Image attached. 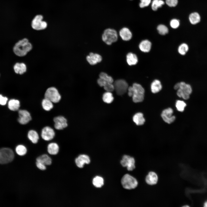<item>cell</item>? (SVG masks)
I'll use <instances>...</instances> for the list:
<instances>
[{"label": "cell", "instance_id": "cell-40", "mask_svg": "<svg viewBox=\"0 0 207 207\" xmlns=\"http://www.w3.org/2000/svg\"><path fill=\"white\" fill-rule=\"evenodd\" d=\"M141 2L139 4V6L141 8H143L149 5L151 0H141Z\"/></svg>", "mask_w": 207, "mask_h": 207}, {"label": "cell", "instance_id": "cell-7", "mask_svg": "<svg viewBox=\"0 0 207 207\" xmlns=\"http://www.w3.org/2000/svg\"><path fill=\"white\" fill-rule=\"evenodd\" d=\"M45 98L48 99L53 103H57L61 99V96L57 89L54 87L48 88L44 94Z\"/></svg>", "mask_w": 207, "mask_h": 207}, {"label": "cell", "instance_id": "cell-14", "mask_svg": "<svg viewBox=\"0 0 207 207\" xmlns=\"http://www.w3.org/2000/svg\"><path fill=\"white\" fill-rule=\"evenodd\" d=\"M173 110L171 108H168L164 110L161 114V117L164 121L168 124L173 122L175 117L172 115Z\"/></svg>", "mask_w": 207, "mask_h": 207}, {"label": "cell", "instance_id": "cell-15", "mask_svg": "<svg viewBox=\"0 0 207 207\" xmlns=\"http://www.w3.org/2000/svg\"><path fill=\"white\" fill-rule=\"evenodd\" d=\"M118 35L123 41H128L131 39L132 37L131 32L129 28L123 27L119 30Z\"/></svg>", "mask_w": 207, "mask_h": 207}, {"label": "cell", "instance_id": "cell-19", "mask_svg": "<svg viewBox=\"0 0 207 207\" xmlns=\"http://www.w3.org/2000/svg\"><path fill=\"white\" fill-rule=\"evenodd\" d=\"M14 68L16 73L20 75L25 72L27 70L26 65L23 63H16L14 65Z\"/></svg>", "mask_w": 207, "mask_h": 207}, {"label": "cell", "instance_id": "cell-16", "mask_svg": "<svg viewBox=\"0 0 207 207\" xmlns=\"http://www.w3.org/2000/svg\"><path fill=\"white\" fill-rule=\"evenodd\" d=\"M145 181L148 185H154L156 184L158 181V176L154 171L149 172L145 177Z\"/></svg>", "mask_w": 207, "mask_h": 207}, {"label": "cell", "instance_id": "cell-6", "mask_svg": "<svg viewBox=\"0 0 207 207\" xmlns=\"http://www.w3.org/2000/svg\"><path fill=\"white\" fill-rule=\"evenodd\" d=\"M14 158L13 150L8 148L0 149V164H4L11 162Z\"/></svg>", "mask_w": 207, "mask_h": 207}, {"label": "cell", "instance_id": "cell-22", "mask_svg": "<svg viewBox=\"0 0 207 207\" xmlns=\"http://www.w3.org/2000/svg\"><path fill=\"white\" fill-rule=\"evenodd\" d=\"M27 136L28 139L33 143L36 144L38 142L39 137L38 133L35 131L33 130L29 131Z\"/></svg>", "mask_w": 207, "mask_h": 207}, {"label": "cell", "instance_id": "cell-9", "mask_svg": "<svg viewBox=\"0 0 207 207\" xmlns=\"http://www.w3.org/2000/svg\"><path fill=\"white\" fill-rule=\"evenodd\" d=\"M117 94L122 95L124 94L127 91L128 85L127 83L123 79H119L115 81L113 84Z\"/></svg>", "mask_w": 207, "mask_h": 207}, {"label": "cell", "instance_id": "cell-13", "mask_svg": "<svg viewBox=\"0 0 207 207\" xmlns=\"http://www.w3.org/2000/svg\"><path fill=\"white\" fill-rule=\"evenodd\" d=\"M19 118L18 122L22 124H25L29 122L32 119L30 113L27 110H20L18 111Z\"/></svg>", "mask_w": 207, "mask_h": 207}, {"label": "cell", "instance_id": "cell-29", "mask_svg": "<svg viewBox=\"0 0 207 207\" xmlns=\"http://www.w3.org/2000/svg\"><path fill=\"white\" fill-rule=\"evenodd\" d=\"M53 103L49 100L44 98L42 101V106L44 110L49 111L53 108Z\"/></svg>", "mask_w": 207, "mask_h": 207}, {"label": "cell", "instance_id": "cell-24", "mask_svg": "<svg viewBox=\"0 0 207 207\" xmlns=\"http://www.w3.org/2000/svg\"><path fill=\"white\" fill-rule=\"evenodd\" d=\"M162 85L160 82L158 80H155L152 83L151 85V90L152 93H156L162 89Z\"/></svg>", "mask_w": 207, "mask_h": 207}, {"label": "cell", "instance_id": "cell-39", "mask_svg": "<svg viewBox=\"0 0 207 207\" xmlns=\"http://www.w3.org/2000/svg\"><path fill=\"white\" fill-rule=\"evenodd\" d=\"M179 21L178 20L173 19L171 20L170 23V26L173 28H177L179 25Z\"/></svg>", "mask_w": 207, "mask_h": 207}, {"label": "cell", "instance_id": "cell-45", "mask_svg": "<svg viewBox=\"0 0 207 207\" xmlns=\"http://www.w3.org/2000/svg\"></svg>", "mask_w": 207, "mask_h": 207}, {"label": "cell", "instance_id": "cell-18", "mask_svg": "<svg viewBox=\"0 0 207 207\" xmlns=\"http://www.w3.org/2000/svg\"><path fill=\"white\" fill-rule=\"evenodd\" d=\"M86 59L89 64L91 65H94L101 62L102 57L99 54L91 53L87 57Z\"/></svg>", "mask_w": 207, "mask_h": 207}, {"label": "cell", "instance_id": "cell-35", "mask_svg": "<svg viewBox=\"0 0 207 207\" xmlns=\"http://www.w3.org/2000/svg\"><path fill=\"white\" fill-rule=\"evenodd\" d=\"M186 106V103L182 101L177 100L176 103V107L177 110L181 112H182L184 110Z\"/></svg>", "mask_w": 207, "mask_h": 207}, {"label": "cell", "instance_id": "cell-42", "mask_svg": "<svg viewBox=\"0 0 207 207\" xmlns=\"http://www.w3.org/2000/svg\"><path fill=\"white\" fill-rule=\"evenodd\" d=\"M36 165L37 167L41 170H44L46 169V165L42 163L36 161Z\"/></svg>", "mask_w": 207, "mask_h": 207}, {"label": "cell", "instance_id": "cell-5", "mask_svg": "<svg viewBox=\"0 0 207 207\" xmlns=\"http://www.w3.org/2000/svg\"><path fill=\"white\" fill-rule=\"evenodd\" d=\"M192 92V89L189 85L183 82L179 83V87L177 91V95L179 97L184 99H188Z\"/></svg>", "mask_w": 207, "mask_h": 207}, {"label": "cell", "instance_id": "cell-2", "mask_svg": "<svg viewBox=\"0 0 207 207\" xmlns=\"http://www.w3.org/2000/svg\"><path fill=\"white\" fill-rule=\"evenodd\" d=\"M128 91L129 96L132 97L134 102L139 103L143 101L145 90L140 84L137 83H134L132 86L128 87Z\"/></svg>", "mask_w": 207, "mask_h": 207}, {"label": "cell", "instance_id": "cell-37", "mask_svg": "<svg viewBox=\"0 0 207 207\" xmlns=\"http://www.w3.org/2000/svg\"><path fill=\"white\" fill-rule=\"evenodd\" d=\"M157 29L159 33L161 35H165L168 32V29L167 27L164 25H159L157 27Z\"/></svg>", "mask_w": 207, "mask_h": 207}, {"label": "cell", "instance_id": "cell-4", "mask_svg": "<svg viewBox=\"0 0 207 207\" xmlns=\"http://www.w3.org/2000/svg\"><path fill=\"white\" fill-rule=\"evenodd\" d=\"M121 183L124 188L129 190L135 189L138 185V182L136 179L129 174L123 176L121 180Z\"/></svg>", "mask_w": 207, "mask_h": 207}, {"label": "cell", "instance_id": "cell-33", "mask_svg": "<svg viewBox=\"0 0 207 207\" xmlns=\"http://www.w3.org/2000/svg\"><path fill=\"white\" fill-rule=\"evenodd\" d=\"M164 3L162 0H154L152 2V8L154 11L156 10L158 8L161 7Z\"/></svg>", "mask_w": 207, "mask_h": 207}, {"label": "cell", "instance_id": "cell-11", "mask_svg": "<svg viewBox=\"0 0 207 207\" xmlns=\"http://www.w3.org/2000/svg\"><path fill=\"white\" fill-rule=\"evenodd\" d=\"M53 120L54 128L57 130H62L68 126L67 119L62 116H56L54 118Z\"/></svg>", "mask_w": 207, "mask_h": 207}, {"label": "cell", "instance_id": "cell-43", "mask_svg": "<svg viewBox=\"0 0 207 207\" xmlns=\"http://www.w3.org/2000/svg\"><path fill=\"white\" fill-rule=\"evenodd\" d=\"M7 100L8 99L7 97H3L2 95H0V104L2 105H5Z\"/></svg>", "mask_w": 207, "mask_h": 207}, {"label": "cell", "instance_id": "cell-31", "mask_svg": "<svg viewBox=\"0 0 207 207\" xmlns=\"http://www.w3.org/2000/svg\"><path fill=\"white\" fill-rule=\"evenodd\" d=\"M102 99L105 102L107 103H110L113 101L114 97L111 92L107 91L103 94Z\"/></svg>", "mask_w": 207, "mask_h": 207}, {"label": "cell", "instance_id": "cell-41", "mask_svg": "<svg viewBox=\"0 0 207 207\" xmlns=\"http://www.w3.org/2000/svg\"><path fill=\"white\" fill-rule=\"evenodd\" d=\"M166 4L170 7H175L178 3L177 0H166Z\"/></svg>", "mask_w": 207, "mask_h": 207}, {"label": "cell", "instance_id": "cell-3", "mask_svg": "<svg viewBox=\"0 0 207 207\" xmlns=\"http://www.w3.org/2000/svg\"><path fill=\"white\" fill-rule=\"evenodd\" d=\"M118 32L116 29L108 28L103 30L101 35V38L106 44L110 45L118 40Z\"/></svg>", "mask_w": 207, "mask_h": 207}, {"label": "cell", "instance_id": "cell-17", "mask_svg": "<svg viewBox=\"0 0 207 207\" xmlns=\"http://www.w3.org/2000/svg\"><path fill=\"white\" fill-rule=\"evenodd\" d=\"M90 162L89 157L85 154L80 155L75 160L76 166L79 168H83L85 164H89Z\"/></svg>", "mask_w": 207, "mask_h": 207}, {"label": "cell", "instance_id": "cell-30", "mask_svg": "<svg viewBox=\"0 0 207 207\" xmlns=\"http://www.w3.org/2000/svg\"><path fill=\"white\" fill-rule=\"evenodd\" d=\"M92 183L95 187L100 188L103 185L104 180L102 177L97 176L93 179Z\"/></svg>", "mask_w": 207, "mask_h": 207}, {"label": "cell", "instance_id": "cell-34", "mask_svg": "<svg viewBox=\"0 0 207 207\" xmlns=\"http://www.w3.org/2000/svg\"><path fill=\"white\" fill-rule=\"evenodd\" d=\"M189 47L187 45L183 43L180 45L178 48L179 53L181 55H184L186 54L188 51Z\"/></svg>", "mask_w": 207, "mask_h": 207}, {"label": "cell", "instance_id": "cell-1", "mask_svg": "<svg viewBox=\"0 0 207 207\" xmlns=\"http://www.w3.org/2000/svg\"><path fill=\"white\" fill-rule=\"evenodd\" d=\"M31 43L28 39L24 38L19 41L15 45L13 51L15 54L19 57L26 55L32 49Z\"/></svg>", "mask_w": 207, "mask_h": 207}, {"label": "cell", "instance_id": "cell-36", "mask_svg": "<svg viewBox=\"0 0 207 207\" xmlns=\"http://www.w3.org/2000/svg\"><path fill=\"white\" fill-rule=\"evenodd\" d=\"M99 78L108 82L111 83L113 82L112 78L105 72H101L99 75Z\"/></svg>", "mask_w": 207, "mask_h": 207}, {"label": "cell", "instance_id": "cell-21", "mask_svg": "<svg viewBox=\"0 0 207 207\" xmlns=\"http://www.w3.org/2000/svg\"><path fill=\"white\" fill-rule=\"evenodd\" d=\"M59 149L58 145L54 142L49 143L47 147L48 152L49 154L52 155L57 154L59 152Z\"/></svg>", "mask_w": 207, "mask_h": 207}, {"label": "cell", "instance_id": "cell-23", "mask_svg": "<svg viewBox=\"0 0 207 207\" xmlns=\"http://www.w3.org/2000/svg\"><path fill=\"white\" fill-rule=\"evenodd\" d=\"M133 120L137 125H143L145 121L143 114L141 112L135 114L133 117Z\"/></svg>", "mask_w": 207, "mask_h": 207}, {"label": "cell", "instance_id": "cell-20", "mask_svg": "<svg viewBox=\"0 0 207 207\" xmlns=\"http://www.w3.org/2000/svg\"><path fill=\"white\" fill-rule=\"evenodd\" d=\"M151 45V43L150 41L147 40H145L141 42L139 44V47L142 52H148L150 51Z\"/></svg>", "mask_w": 207, "mask_h": 207}, {"label": "cell", "instance_id": "cell-38", "mask_svg": "<svg viewBox=\"0 0 207 207\" xmlns=\"http://www.w3.org/2000/svg\"><path fill=\"white\" fill-rule=\"evenodd\" d=\"M104 88L107 91L112 92L114 90V87L113 83H108L104 86Z\"/></svg>", "mask_w": 207, "mask_h": 207}, {"label": "cell", "instance_id": "cell-25", "mask_svg": "<svg viewBox=\"0 0 207 207\" xmlns=\"http://www.w3.org/2000/svg\"><path fill=\"white\" fill-rule=\"evenodd\" d=\"M189 20L191 24L193 25L196 24L200 22V16L197 12H193L189 15Z\"/></svg>", "mask_w": 207, "mask_h": 207}, {"label": "cell", "instance_id": "cell-27", "mask_svg": "<svg viewBox=\"0 0 207 207\" xmlns=\"http://www.w3.org/2000/svg\"><path fill=\"white\" fill-rule=\"evenodd\" d=\"M36 161L40 162L45 165L51 164L52 160L51 158L46 154H44L38 157L36 159Z\"/></svg>", "mask_w": 207, "mask_h": 207}, {"label": "cell", "instance_id": "cell-12", "mask_svg": "<svg viewBox=\"0 0 207 207\" xmlns=\"http://www.w3.org/2000/svg\"><path fill=\"white\" fill-rule=\"evenodd\" d=\"M55 135V132L52 128L49 126H46L42 130L41 136L44 140L49 141L53 138Z\"/></svg>", "mask_w": 207, "mask_h": 207}, {"label": "cell", "instance_id": "cell-28", "mask_svg": "<svg viewBox=\"0 0 207 207\" xmlns=\"http://www.w3.org/2000/svg\"><path fill=\"white\" fill-rule=\"evenodd\" d=\"M20 106V102L18 100L12 99L8 102V108L12 111H16L18 110Z\"/></svg>", "mask_w": 207, "mask_h": 207}, {"label": "cell", "instance_id": "cell-32", "mask_svg": "<svg viewBox=\"0 0 207 207\" xmlns=\"http://www.w3.org/2000/svg\"><path fill=\"white\" fill-rule=\"evenodd\" d=\"M16 151L18 154L20 156H22L26 154L27 150L24 145H20L16 147Z\"/></svg>", "mask_w": 207, "mask_h": 207}, {"label": "cell", "instance_id": "cell-8", "mask_svg": "<svg viewBox=\"0 0 207 207\" xmlns=\"http://www.w3.org/2000/svg\"><path fill=\"white\" fill-rule=\"evenodd\" d=\"M43 16L41 15L36 16L31 23L32 28L36 30H41L45 29L47 26V22L43 20Z\"/></svg>", "mask_w": 207, "mask_h": 207}, {"label": "cell", "instance_id": "cell-44", "mask_svg": "<svg viewBox=\"0 0 207 207\" xmlns=\"http://www.w3.org/2000/svg\"><path fill=\"white\" fill-rule=\"evenodd\" d=\"M204 207H207V200L204 203Z\"/></svg>", "mask_w": 207, "mask_h": 207}, {"label": "cell", "instance_id": "cell-26", "mask_svg": "<svg viewBox=\"0 0 207 207\" xmlns=\"http://www.w3.org/2000/svg\"><path fill=\"white\" fill-rule=\"evenodd\" d=\"M126 61L130 66L135 65L138 62V59L137 55L132 53H129L126 55Z\"/></svg>", "mask_w": 207, "mask_h": 207}, {"label": "cell", "instance_id": "cell-10", "mask_svg": "<svg viewBox=\"0 0 207 207\" xmlns=\"http://www.w3.org/2000/svg\"><path fill=\"white\" fill-rule=\"evenodd\" d=\"M120 162L122 166L123 167H126L128 171H132L135 168V159L129 155H124Z\"/></svg>", "mask_w": 207, "mask_h": 207}]
</instances>
